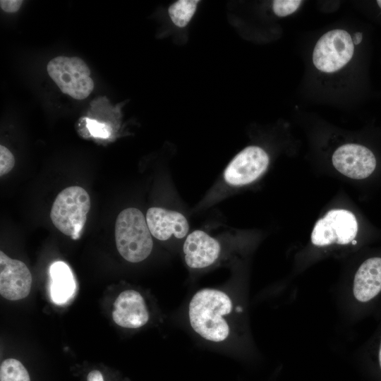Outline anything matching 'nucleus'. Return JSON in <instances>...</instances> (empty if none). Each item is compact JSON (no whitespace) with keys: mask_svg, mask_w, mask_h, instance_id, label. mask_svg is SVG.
I'll use <instances>...</instances> for the list:
<instances>
[{"mask_svg":"<svg viewBox=\"0 0 381 381\" xmlns=\"http://www.w3.org/2000/svg\"><path fill=\"white\" fill-rule=\"evenodd\" d=\"M236 310L231 295L214 288H204L191 297L187 317L192 330L202 339L214 344L228 341Z\"/></svg>","mask_w":381,"mask_h":381,"instance_id":"obj_1","label":"nucleus"},{"mask_svg":"<svg viewBox=\"0 0 381 381\" xmlns=\"http://www.w3.org/2000/svg\"><path fill=\"white\" fill-rule=\"evenodd\" d=\"M152 234L143 212L135 207L122 210L115 223V240L118 252L129 262L145 260L153 248Z\"/></svg>","mask_w":381,"mask_h":381,"instance_id":"obj_2","label":"nucleus"},{"mask_svg":"<svg viewBox=\"0 0 381 381\" xmlns=\"http://www.w3.org/2000/svg\"><path fill=\"white\" fill-rule=\"evenodd\" d=\"M90 198L82 187L73 186L56 197L50 212L54 225L64 234L77 239L85 224Z\"/></svg>","mask_w":381,"mask_h":381,"instance_id":"obj_3","label":"nucleus"},{"mask_svg":"<svg viewBox=\"0 0 381 381\" xmlns=\"http://www.w3.org/2000/svg\"><path fill=\"white\" fill-rule=\"evenodd\" d=\"M47 69L49 77L61 91L74 99H85L93 90L90 70L78 57H55L49 61Z\"/></svg>","mask_w":381,"mask_h":381,"instance_id":"obj_4","label":"nucleus"},{"mask_svg":"<svg viewBox=\"0 0 381 381\" xmlns=\"http://www.w3.org/2000/svg\"><path fill=\"white\" fill-rule=\"evenodd\" d=\"M354 52L351 35L344 30L336 29L325 33L317 42L313 62L319 71L334 73L346 65Z\"/></svg>","mask_w":381,"mask_h":381,"instance_id":"obj_5","label":"nucleus"},{"mask_svg":"<svg viewBox=\"0 0 381 381\" xmlns=\"http://www.w3.org/2000/svg\"><path fill=\"white\" fill-rule=\"evenodd\" d=\"M357 231V220L351 212L343 209L332 210L315 223L311 241L318 246L348 244L353 241Z\"/></svg>","mask_w":381,"mask_h":381,"instance_id":"obj_6","label":"nucleus"},{"mask_svg":"<svg viewBox=\"0 0 381 381\" xmlns=\"http://www.w3.org/2000/svg\"><path fill=\"white\" fill-rule=\"evenodd\" d=\"M269 162V156L262 148L248 146L229 162L224 172V180L234 186L250 183L266 171Z\"/></svg>","mask_w":381,"mask_h":381,"instance_id":"obj_7","label":"nucleus"},{"mask_svg":"<svg viewBox=\"0 0 381 381\" xmlns=\"http://www.w3.org/2000/svg\"><path fill=\"white\" fill-rule=\"evenodd\" d=\"M335 169L347 177L363 179L374 171L377 162L374 154L366 147L346 144L337 148L332 155Z\"/></svg>","mask_w":381,"mask_h":381,"instance_id":"obj_8","label":"nucleus"},{"mask_svg":"<svg viewBox=\"0 0 381 381\" xmlns=\"http://www.w3.org/2000/svg\"><path fill=\"white\" fill-rule=\"evenodd\" d=\"M32 275L26 265L0 251V294L10 301L24 298L29 294Z\"/></svg>","mask_w":381,"mask_h":381,"instance_id":"obj_9","label":"nucleus"},{"mask_svg":"<svg viewBox=\"0 0 381 381\" xmlns=\"http://www.w3.org/2000/svg\"><path fill=\"white\" fill-rule=\"evenodd\" d=\"M221 250L219 242L202 230L188 234L183 245L185 263L192 270H204L213 265L219 260Z\"/></svg>","mask_w":381,"mask_h":381,"instance_id":"obj_10","label":"nucleus"},{"mask_svg":"<svg viewBox=\"0 0 381 381\" xmlns=\"http://www.w3.org/2000/svg\"><path fill=\"white\" fill-rule=\"evenodd\" d=\"M150 317L145 298L138 291L125 290L119 294L114 301L112 318L120 327L140 328L148 322Z\"/></svg>","mask_w":381,"mask_h":381,"instance_id":"obj_11","label":"nucleus"},{"mask_svg":"<svg viewBox=\"0 0 381 381\" xmlns=\"http://www.w3.org/2000/svg\"><path fill=\"white\" fill-rule=\"evenodd\" d=\"M145 219L152 236L159 241L173 237L181 239L188 236V220L179 212L153 207L147 210Z\"/></svg>","mask_w":381,"mask_h":381,"instance_id":"obj_12","label":"nucleus"},{"mask_svg":"<svg viewBox=\"0 0 381 381\" xmlns=\"http://www.w3.org/2000/svg\"><path fill=\"white\" fill-rule=\"evenodd\" d=\"M353 294L361 302H367L381 291V258L364 261L357 270L353 281Z\"/></svg>","mask_w":381,"mask_h":381,"instance_id":"obj_13","label":"nucleus"},{"mask_svg":"<svg viewBox=\"0 0 381 381\" xmlns=\"http://www.w3.org/2000/svg\"><path fill=\"white\" fill-rule=\"evenodd\" d=\"M51 296L56 303H66L75 292V282L69 267L64 262H54L49 268Z\"/></svg>","mask_w":381,"mask_h":381,"instance_id":"obj_14","label":"nucleus"},{"mask_svg":"<svg viewBox=\"0 0 381 381\" xmlns=\"http://www.w3.org/2000/svg\"><path fill=\"white\" fill-rule=\"evenodd\" d=\"M199 2L197 0H179L172 4L168 9L172 22L178 27H185L194 15Z\"/></svg>","mask_w":381,"mask_h":381,"instance_id":"obj_15","label":"nucleus"},{"mask_svg":"<svg viewBox=\"0 0 381 381\" xmlns=\"http://www.w3.org/2000/svg\"><path fill=\"white\" fill-rule=\"evenodd\" d=\"M0 381H30L24 365L18 360L8 358L0 367Z\"/></svg>","mask_w":381,"mask_h":381,"instance_id":"obj_16","label":"nucleus"},{"mask_svg":"<svg viewBox=\"0 0 381 381\" xmlns=\"http://www.w3.org/2000/svg\"><path fill=\"white\" fill-rule=\"evenodd\" d=\"M301 3L298 0H276L273 1V11L277 16L284 17L294 13Z\"/></svg>","mask_w":381,"mask_h":381,"instance_id":"obj_17","label":"nucleus"},{"mask_svg":"<svg viewBox=\"0 0 381 381\" xmlns=\"http://www.w3.org/2000/svg\"><path fill=\"white\" fill-rule=\"evenodd\" d=\"M85 120L87 128L92 136L103 139L110 136L111 128L108 124L89 118H85Z\"/></svg>","mask_w":381,"mask_h":381,"instance_id":"obj_18","label":"nucleus"},{"mask_svg":"<svg viewBox=\"0 0 381 381\" xmlns=\"http://www.w3.org/2000/svg\"><path fill=\"white\" fill-rule=\"evenodd\" d=\"M15 158L11 152L5 146L0 145V175L8 173L14 167Z\"/></svg>","mask_w":381,"mask_h":381,"instance_id":"obj_19","label":"nucleus"},{"mask_svg":"<svg viewBox=\"0 0 381 381\" xmlns=\"http://www.w3.org/2000/svg\"><path fill=\"white\" fill-rule=\"evenodd\" d=\"M21 0H1V8L7 13H15L18 11L22 5Z\"/></svg>","mask_w":381,"mask_h":381,"instance_id":"obj_20","label":"nucleus"},{"mask_svg":"<svg viewBox=\"0 0 381 381\" xmlns=\"http://www.w3.org/2000/svg\"><path fill=\"white\" fill-rule=\"evenodd\" d=\"M87 381H104L103 376L99 370H92L87 375Z\"/></svg>","mask_w":381,"mask_h":381,"instance_id":"obj_21","label":"nucleus"},{"mask_svg":"<svg viewBox=\"0 0 381 381\" xmlns=\"http://www.w3.org/2000/svg\"><path fill=\"white\" fill-rule=\"evenodd\" d=\"M362 33L361 32H356L354 34V37L352 38L353 42L354 44L357 45L361 43L362 40Z\"/></svg>","mask_w":381,"mask_h":381,"instance_id":"obj_22","label":"nucleus"},{"mask_svg":"<svg viewBox=\"0 0 381 381\" xmlns=\"http://www.w3.org/2000/svg\"><path fill=\"white\" fill-rule=\"evenodd\" d=\"M379 359H380V364L381 367V346H380V353H379Z\"/></svg>","mask_w":381,"mask_h":381,"instance_id":"obj_23","label":"nucleus"},{"mask_svg":"<svg viewBox=\"0 0 381 381\" xmlns=\"http://www.w3.org/2000/svg\"><path fill=\"white\" fill-rule=\"evenodd\" d=\"M377 5H378V6H380V8H381V0H378V1H377Z\"/></svg>","mask_w":381,"mask_h":381,"instance_id":"obj_24","label":"nucleus"},{"mask_svg":"<svg viewBox=\"0 0 381 381\" xmlns=\"http://www.w3.org/2000/svg\"><path fill=\"white\" fill-rule=\"evenodd\" d=\"M352 243H353V244H356V241H352Z\"/></svg>","mask_w":381,"mask_h":381,"instance_id":"obj_25","label":"nucleus"}]
</instances>
